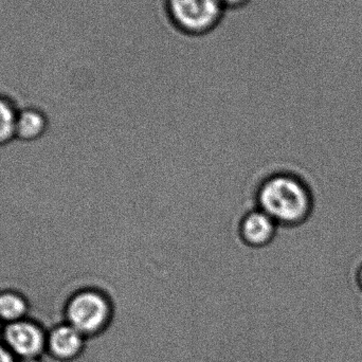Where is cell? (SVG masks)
Listing matches in <instances>:
<instances>
[{
	"instance_id": "cell-2",
	"label": "cell",
	"mask_w": 362,
	"mask_h": 362,
	"mask_svg": "<svg viewBox=\"0 0 362 362\" xmlns=\"http://www.w3.org/2000/svg\"><path fill=\"white\" fill-rule=\"evenodd\" d=\"M168 11L178 30L200 36L218 25L226 10L219 0H168Z\"/></svg>"
},
{
	"instance_id": "cell-3",
	"label": "cell",
	"mask_w": 362,
	"mask_h": 362,
	"mask_svg": "<svg viewBox=\"0 0 362 362\" xmlns=\"http://www.w3.org/2000/svg\"><path fill=\"white\" fill-rule=\"evenodd\" d=\"M110 312V303L105 291L85 288L74 293L65 305L68 325L81 334L93 333L103 327Z\"/></svg>"
},
{
	"instance_id": "cell-14",
	"label": "cell",
	"mask_w": 362,
	"mask_h": 362,
	"mask_svg": "<svg viewBox=\"0 0 362 362\" xmlns=\"http://www.w3.org/2000/svg\"><path fill=\"white\" fill-rule=\"evenodd\" d=\"M178 175H180V174H178ZM178 175H177V176H178ZM177 176H176V177H177ZM176 177H175V178H176ZM174 180H173V181H174ZM173 181H172V182H173ZM172 182H171V183H172ZM170 185H169V187H170ZM167 189H165V191H167ZM161 196H163V195H161ZM159 199H160V198H159ZM159 199H158V200H159Z\"/></svg>"
},
{
	"instance_id": "cell-6",
	"label": "cell",
	"mask_w": 362,
	"mask_h": 362,
	"mask_svg": "<svg viewBox=\"0 0 362 362\" xmlns=\"http://www.w3.org/2000/svg\"><path fill=\"white\" fill-rule=\"evenodd\" d=\"M57 81L51 87L42 108L30 106V107L21 108L18 110L16 129H15V136L17 139L21 140V141H34V140L40 139L46 133L47 129H48V116H47L45 108H46L49 95H50Z\"/></svg>"
},
{
	"instance_id": "cell-4",
	"label": "cell",
	"mask_w": 362,
	"mask_h": 362,
	"mask_svg": "<svg viewBox=\"0 0 362 362\" xmlns=\"http://www.w3.org/2000/svg\"><path fill=\"white\" fill-rule=\"evenodd\" d=\"M4 338L6 348L21 358H38L47 348V337L40 327L25 319L6 325Z\"/></svg>"
},
{
	"instance_id": "cell-1",
	"label": "cell",
	"mask_w": 362,
	"mask_h": 362,
	"mask_svg": "<svg viewBox=\"0 0 362 362\" xmlns=\"http://www.w3.org/2000/svg\"><path fill=\"white\" fill-rule=\"evenodd\" d=\"M257 208L272 217L280 227H296L308 219L312 197L306 185L291 174L269 176L257 189Z\"/></svg>"
},
{
	"instance_id": "cell-12",
	"label": "cell",
	"mask_w": 362,
	"mask_h": 362,
	"mask_svg": "<svg viewBox=\"0 0 362 362\" xmlns=\"http://www.w3.org/2000/svg\"><path fill=\"white\" fill-rule=\"evenodd\" d=\"M16 362H40L38 358H21Z\"/></svg>"
},
{
	"instance_id": "cell-11",
	"label": "cell",
	"mask_w": 362,
	"mask_h": 362,
	"mask_svg": "<svg viewBox=\"0 0 362 362\" xmlns=\"http://www.w3.org/2000/svg\"><path fill=\"white\" fill-rule=\"evenodd\" d=\"M0 362H16L8 348L0 346Z\"/></svg>"
},
{
	"instance_id": "cell-10",
	"label": "cell",
	"mask_w": 362,
	"mask_h": 362,
	"mask_svg": "<svg viewBox=\"0 0 362 362\" xmlns=\"http://www.w3.org/2000/svg\"><path fill=\"white\" fill-rule=\"evenodd\" d=\"M219 1L223 4L225 10L234 11L248 6L251 0H219Z\"/></svg>"
},
{
	"instance_id": "cell-8",
	"label": "cell",
	"mask_w": 362,
	"mask_h": 362,
	"mask_svg": "<svg viewBox=\"0 0 362 362\" xmlns=\"http://www.w3.org/2000/svg\"><path fill=\"white\" fill-rule=\"evenodd\" d=\"M30 310V301L23 293L13 289L0 291V322L6 325L25 319Z\"/></svg>"
},
{
	"instance_id": "cell-9",
	"label": "cell",
	"mask_w": 362,
	"mask_h": 362,
	"mask_svg": "<svg viewBox=\"0 0 362 362\" xmlns=\"http://www.w3.org/2000/svg\"><path fill=\"white\" fill-rule=\"evenodd\" d=\"M19 106L10 98L0 95V146L8 144L16 138L17 114Z\"/></svg>"
},
{
	"instance_id": "cell-7",
	"label": "cell",
	"mask_w": 362,
	"mask_h": 362,
	"mask_svg": "<svg viewBox=\"0 0 362 362\" xmlns=\"http://www.w3.org/2000/svg\"><path fill=\"white\" fill-rule=\"evenodd\" d=\"M83 334L70 325L54 327L47 337V348L61 361L74 358L82 350Z\"/></svg>"
},
{
	"instance_id": "cell-5",
	"label": "cell",
	"mask_w": 362,
	"mask_h": 362,
	"mask_svg": "<svg viewBox=\"0 0 362 362\" xmlns=\"http://www.w3.org/2000/svg\"><path fill=\"white\" fill-rule=\"evenodd\" d=\"M278 227L272 217L257 208L240 219L238 235L243 244L248 248L263 249L274 242Z\"/></svg>"
},
{
	"instance_id": "cell-13",
	"label": "cell",
	"mask_w": 362,
	"mask_h": 362,
	"mask_svg": "<svg viewBox=\"0 0 362 362\" xmlns=\"http://www.w3.org/2000/svg\"><path fill=\"white\" fill-rule=\"evenodd\" d=\"M359 284H361L362 288V267L361 272H359Z\"/></svg>"
}]
</instances>
